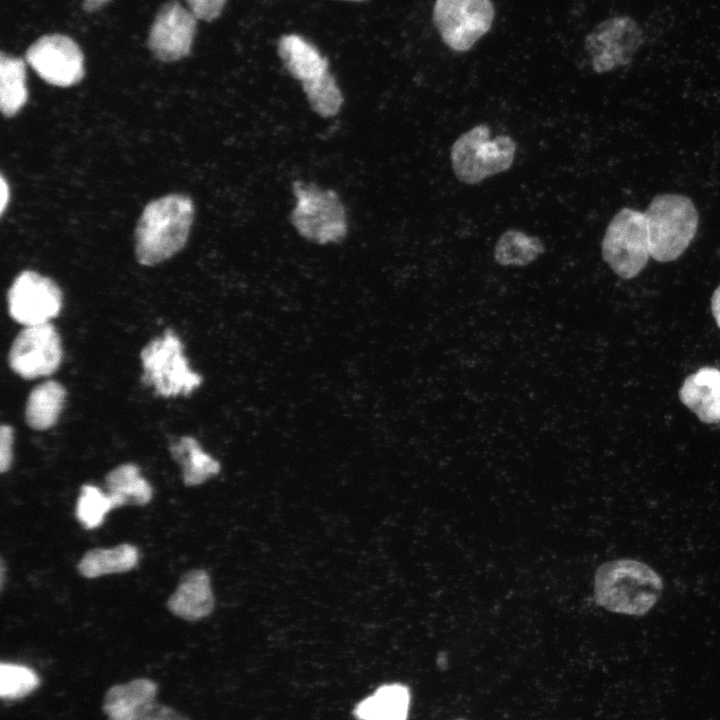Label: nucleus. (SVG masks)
I'll return each instance as SVG.
<instances>
[{
    "instance_id": "ddd939ff",
    "label": "nucleus",
    "mask_w": 720,
    "mask_h": 720,
    "mask_svg": "<svg viewBox=\"0 0 720 720\" xmlns=\"http://www.w3.org/2000/svg\"><path fill=\"white\" fill-rule=\"evenodd\" d=\"M196 26L197 18L189 9L178 1H168L155 16L149 31L148 46L158 60L178 61L190 53Z\"/></svg>"
},
{
    "instance_id": "f8f14e48",
    "label": "nucleus",
    "mask_w": 720,
    "mask_h": 720,
    "mask_svg": "<svg viewBox=\"0 0 720 720\" xmlns=\"http://www.w3.org/2000/svg\"><path fill=\"white\" fill-rule=\"evenodd\" d=\"M9 314L24 325L48 323L62 307V292L49 277L35 271H22L8 291Z\"/></svg>"
},
{
    "instance_id": "393cba45",
    "label": "nucleus",
    "mask_w": 720,
    "mask_h": 720,
    "mask_svg": "<svg viewBox=\"0 0 720 720\" xmlns=\"http://www.w3.org/2000/svg\"><path fill=\"white\" fill-rule=\"evenodd\" d=\"M301 84L311 109L317 115L331 118L342 109L343 93L329 71Z\"/></svg>"
},
{
    "instance_id": "f704fd0d",
    "label": "nucleus",
    "mask_w": 720,
    "mask_h": 720,
    "mask_svg": "<svg viewBox=\"0 0 720 720\" xmlns=\"http://www.w3.org/2000/svg\"><path fill=\"white\" fill-rule=\"evenodd\" d=\"M346 1H362V0H346Z\"/></svg>"
},
{
    "instance_id": "473e14b6",
    "label": "nucleus",
    "mask_w": 720,
    "mask_h": 720,
    "mask_svg": "<svg viewBox=\"0 0 720 720\" xmlns=\"http://www.w3.org/2000/svg\"><path fill=\"white\" fill-rule=\"evenodd\" d=\"M109 0H83V9L86 12H94L105 5Z\"/></svg>"
},
{
    "instance_id": "c85d7f7f",
    "label": "nucleus",
    "mask_w": 720,
    "mask_h": 720,
    "mask_svg": "<svg viewBox=\"0 0 720 720\" xmlns=\"http://www.w3.org/2000/svg\"><path fill=\"white\" fill-rule=\"evenodd\" d=\"M14 431L9 425H1L0 428V471H8L12 464Z\"/></svg>"
},
{
    "instance_id": "6ab92c4d",
    "label": "nucleus",
    "mask_w": 720,
    "mask_h": 720,
    "mask_svg": "<svg viewBox=\"0 0 720 720\" xmlns=\"http://www.w3.org/2000/svg\"><path fill=\"white\" fill-rule=\"evenodd\" d=\"M66 398L65 388L48 380L34 387L26 402L25 420L34 430H47L55 425Z\"/></svg>"
},
{
    "instance_id": "f3484780",
    "label": "nucleus",
    "mask_w": 720,
    "mask_h": 720,
    "mask_svg": "<svg viewBox=\"0 0 720 720\" xmlns=\"http://www.w3.org/2000/svg\"><path fill=\"white\" fill-rule=\"evenodd\" d=\"M157 690L147 678L114 685L105 693L103 711L108 720H136L155 702Z\"/></svg>"
},
{
    "instance_id": "c756f323",
    "label": "nucleus",
    "mask_w": 720,
    "mask_h": 720,
    "mask_svg": "<svg viewBox=\"0 0 720 720\" xmlns=\"http://www.w3.org/2000/svg\"><path fill=\"white\" fill-rule=\"evenodd\" d=\"M136 720H190L174 708L154 702Z\"/></svg>"
},
{
    "instance_id": "dca6fc26",
    "label": "nucleus",
    "mask_w": 720,
    "mask_h": 720,
    "mask_svg": "<svg viewBox=\"0 0 720 720\" xmlns=\"http://www.w3.org/2000/svg\"><path fill=\"white\" fill-rule=\"evenodd\" d=\"M679 397L702 422L720 423V370L703 367L689 375Z\"/></svg>"
},
{
    "instance_id": "f03ea898",
    "label": "nucleus",
    "mask_w": 720,
    "mask_h": 720,
    "mask_svg": "<svg viewBox=\"0 0 720 720\" xmlns=\"http://www.w3.org/2000/svg\"><path fill=\"white\" fill-rule=\"evenodd\" d=\"M193 215V201L183 194H169L149 202L135 232L138 262L153 266L179 252L187 242Z\"/></svg>"
},
{
    "instance_id": "1a4fd4ad",
    "label": "nucleus",
    "mask_w": 720,
    "mask_h": 720,
    "mask_svg": "<svg viewBox=\"0 0 720 720\" xmlns=\"http://www.w3.org/2000/svg\"><path fill=\"white\" fill-rule=\"evenodd\" d=\"M60 336L50 323L24 326L9 350L11 369L24 379L53 374L62 361Z\"/></svg>"
},
{
    "instance_id": "2eb2a0df",
    "label": "nucleus",
    "mask_w": 720,
    "mask_h": 720,
    "mask_svg": "<svg viewBox=\"0 0 720 720\" xmlns=\"http://www.w3.org/2000/svg\"><path fill=\"white\" fill-rule=\"evenodd\" d=\"M215 599L210 577L205 570L195 569L181 578L178 587L167 601L168 609L187 620H200L213 611Z\"/></svg>"
},
{
    "instance_id": "5701e85b",
    "label": "nucleus",
    "mask_w": 720,
    "mask_h": 720,
    "mask_svg": "<svg viewBox=\"0 0 720 720\" xmlns=\"http://www.w3.org/2000/svg\"><path fill=\"white\" fill-rule=\"evenodd\" d=\"M544 251V244L538 237L510 229L499 237L494 248V260L501 266H526Z\"/></svg>"
},
{
    "instance_id": "412c9836",
    "label": "nucleus",
    "mask_w": 720,
    "mask_h": 720,
    "mask_svg": "<svg viewBox=\"0 0 720 720\" xmlns=\"http://www.w3.org/2000/svg\"><path fill=\"white\" fill-rule=\"evenodd\" d=\"M138 558L137 548L128 543L113 548H95L82 556L77 569L83 577L97 578L130 571L137 565Z\"/></svg>"
},
{
    "instance_id": "f257e3e1",
    "label": "nucleus",
    "mask_w": 720,
    "mask_h": 720,
    "mask_svg": "<svg viewBox=\"0 0 720 720\" xmlns=\"http://www.w3.org/2000/svg\"><path fill=\"white\" fill-rule=\"evenodd\" d=\"M663 580L650 565L632 558L602 563L594 573L593 598L605 610L640 617L648 614L663 592Z\"/></svg>"
},
{
    "instance_id": "aec40b11",
    "label": "nucleus",
    "mask_w": 720,
    "mask_h": 720,
    "mask_svg": "<svg viewBox=\"0 0 720 720\" xmlns=\"http://www.w3.org/2000/svg\"><path fill=\"white\" fill-rule=\"evenodd\" d=\"M172 458L182 470L186 486H196L217 475L221 469L219 461L203 451L198 441L184 436L170 445Z\"/></svg>"
},
{
    "instance_id": "a211bd4d",
    "label": "nucleus",
    "mask_w": 720,
    "mask_h": 720,
    "mask_svg": "<svg viewBox=\"0 0 720 720\" xmlns=\"http://www.w3.org/2000/svg\"><path fill=\"white\" fill-rule=\"evenodd\" d=\"M278 54L289 74L301 83L329 71V62L304 38L289 34L278 41Z\"/></svg>"
},
{
    "instance_id": "7ed1b4c3",
    "label": "nucleus",
    "mask_w": 720,
    "mask_h": 720,
    "mask_svg": "<svg viewBox=\"0 0 720 720\" xmlns=\"http://www.w3.org/2000/svg\"><path fill=\"white\" fill-rule=\"evenodd\" d=\"M650 256L658 262L676 260L688 248L698 229L693 201L681 194H659L644 211Z\"/></svg>"
},
{
    "instance_id": "72a5a7b5",
    "label": "nucleus",
    "mask_w": 720,
    "mask_h": 720,
    "mask_svg": "<svg viewBox=\"0 0 720 720\" xmlns=\"http://www.w3.org/2000/svg\"><path fill=\"white\" fill-rule=\"evenodd\" d=\"M4 564L3 560H1V588L3 587V577H4Z\"/></svg>"
},
{
    "instance_id": "9b49d317",
    "label": "nucleus",
    "mask_w": 720,
    "mask_h": 720,
    "mask_svg": "<svg viewBox=\"0 0 720 720\" xmlns=\"http://www.w3.org/2000/svg\"><path fill=\"white\" fill-rule=\"evenodd\" d=\"M25 58L38 76L53 86H73L85 74L83 53L66 35L41 36L29 46Z\"/></svg>"
},
{
    "instance_id": "a878e982",
    "label": "nucleus",
    "mask_w": 720,
    "mask_h": 720,
    "mask_svg": "<svg viewBox=\"0 0 720 720\" xmlns=\"http://www.w3.org/2000/svg\"><path fill=\"white\" fill-rule=\"evenodd\" d=\"M125 504L126 502L122 498L104 493L100 488L86 484L81 487L75 514L86 529H93L103 523L109 511Z\"/></svg>"
},
{
    "instance_id": "0eeeda50",
    "label": "nucleus",
    "mask_w": 720,
    "mask_h": 720,
    "mask_svg": "<svg viewBox=\"0 0 720 720\" xmlns=\"http://www.w3.org/2000/svg\"><path fill=\"white\" fill-rule=\"evenodd\" d=\"M140 356L143 381L160 396H187L201 385V376L189 367L182 343L171 330L151 340Z\"/></svg>"
},
{
    "instance_id": "cd10ccee",
    "label": "nucleus",
    "mask_w": 720,
    "mask_h": 720,
    "mask_svg": "<svg viewBox=\"0 0 720 720\" xmlns=\"http://www.w3.org/2000/svg\"><path fill=\"white\" fill-rule=\"evenodd\" d=\"M197 19L212 21L219 17L226 0H185Z\"/></svg>"
},
{
    "instance_id": "7c9ffc66",
    "label": "nucleus",
    "mask_w": 720,
    "mask_h": 720,
    "mask_svg": "<svg viewBox=\"0 0 720 720\" xmlns=\"http://www.w3.org/2000/svg\"><path fill=\"white\" fill-rule=\"evenodd\" d=\"M712 315L720 328V286L714 291L711 298Z\"/></svg>"
},
{
    "instance_id": "b1692460",
    "label": "nucleus",
    "mask_w": 720,
    "mask_h": 720,
    "mask_svg": "<svg viewBox=\"0 0 720 720\" xmlns=\"http://www.w3.org/2000/svg\"><path fill=\"white\" fill-rule=\"evenodd\" d=\"M105 482L108 493L122 498L126 504L145 505L152 498L151 485L132 463L115 467L106 475Z\"/></svg>"
},
{
    "instance_id": "4be33fe9",
    "label": "nucleus",
    "mask_w": 720,
    "mask_h": 720,
    "mask_svg": "<svg viewBox=\"0 0 720 720\" xmlns=\"http://www.w3.org/2000/svg\"><path fill=\"white\" fill-rule=\"evenodd\" d=\"M28 99L25 62L5 53L0 56V108L5 117L15 116Z\"/></svg>"
},
{
    "instance_id": "423d86ee",
    "label": "nucleus",
    "mask_w": 720,
    "mask_h": 720,
    "mask_svg": "<svg viewBox=\"0 0 720 720\" xmlns=\"http://www.w3.org/2000/svg\"><path fill=\"white\" fill-rule=\"evenodd\" d=\"M601 253L619 277H636L651 257L644 212L624 207L616 213L606 228Z\"/></svg>"
},
{
    "instance_id": "9d476101",
    "label": "nucleus",
    "mask_w": 720,
    "mask_h": 720,
    "mask_svg": "<svg viewBox=\"0 0 720 720\" xmlns=\"http://www.w3.org/2000/svg\"><path fill=\"white\" fill-rule=\"evenodd\" d=\"M643 43L640 26L628 16L609 18L585 38L593 70L605 73L628 64Z\"/></svg>"
},
{
    "instance_id": "20e7f679",
    "label": "nucleus",
    "mask_w": 720,
    "mask_h": 720,
    "mask_svg": "<svg viewBox=\"0 0 720 720\" xmlns=\"http://www.w3.org/2000/svg\"><path fill=\"white\" fill-rule=\"evenodd\" d=\"M295 205L290 222L305 240L316 244L339 243L348 233L345 206L339 195L315 183L296 180L292 183Z\"/></svg>"
},
{
    "instance_id": "39448f33",
    "label": "nucleus",
    "mask_w": 720,
    "mask_h": 720,
    "mask_svg": "<svg viewBox=\"0 0 720 720\" xmlns=\"http://www.w3.org/2000/svg\"><path fill=\"white\" fill-rule=\"evenodd\" d=\"M486 124L463 133L451 148V163L457 179L477 184L485 178L507 171L513 164L517 145L507 135L491 138Z\"/></svg>"
},
{
    "instance_id": "6e6552de",
    "label": "nucleus",
    "mask_w": 720,
    "mask_h": 720,
    "mask_svg": "<svg viewBox=\"0 0 720 720\" xmlns=\"http://www.w3.org/2000/svg\"><path fill=\"white\" fill-rule=\"evenodd\" d=\"M494 15L491 0H436L433 8L443 42L457 52L472 48L490 30Z\"/></svg>"
},
{
    "instance_id": "bb28decb",
    "label": "nucleus",
    "mask_w": 720,
    "mask_h": 720,
    "mask_svg": "<svg viewBox=\"0 0 720 720\" xmlns=\"http://www.w3.org/2000/svg\"><path fill=\"white\" fill-rule=\"evenodd\" d=\"M40 684L38 675L29 667L1 663L0 695L3 699H19L33 692Z\"/></svg>"
},
{
    "instance_id": "2f4dec72",
    "label": "nucleus",
    "mask_w": 720,
    "mask_h": 720,
    "mask_svg": "<svg viewBox=\"0 0 720 720\" xmlns=\"http://www.w3.org/2000/svg\"><path fill=\"white\" fill-rule=\"evenodd\" d=\"M0 178H1V184H0V187H1V205H0V212H1V214H3V212H4L5 208H6V205H7L8 201H9V186H8V184H7V182H6V180H5V178H4L3 175H1Z\"/></svg>"
},
{
    "instance_id": "c9c22d12",
    "label": "nucleus",
    "mask_w": 720,
    "mask_h": 720,
    "mask_svg": "<svg viewBox=\"0 0 720 720\" xmlns=\"http://www.w3.org/2000/svg\"><path fill=\"white\" fill-rule=\"evenodd\" d=\"M458 720H463V719H458Z\"/></svg>"
},
{
    "instance_id": "4468645a",
    "label": "nucleus",
    "mask_w": 720,
    "mask_h": 720,
    "mask_svg": "<svg viewBox=\"0 0 720 720\" xmlns=\"http://www.w3.org/2000/svg\"><path fill=\"white\" fill-rule=\"evenodd\" d=\"M412 694L402 682H387L360 699L352 709L355 720H408Z\"/></svg>"
}]
</instances>
